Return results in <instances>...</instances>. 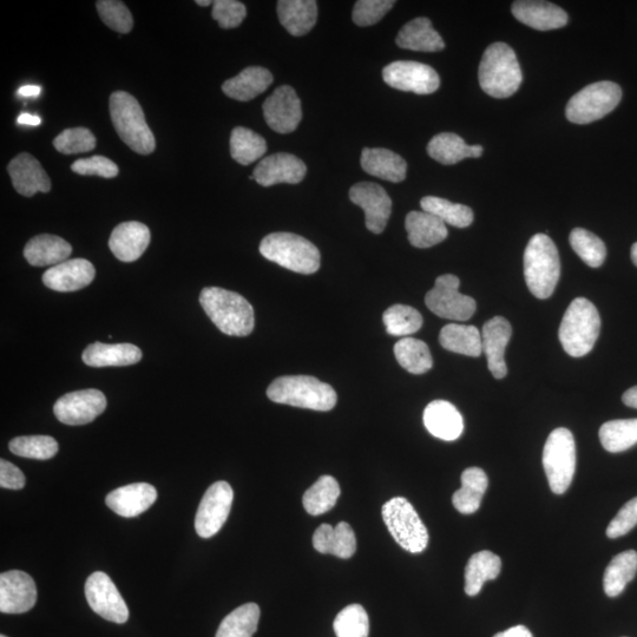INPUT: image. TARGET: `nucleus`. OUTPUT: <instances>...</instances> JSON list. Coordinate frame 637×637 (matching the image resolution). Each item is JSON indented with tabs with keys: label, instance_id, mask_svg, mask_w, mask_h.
<instances>
[{
	"label": "nucleus",
	"instance_id": "0eeeda50",
	"mask_svg": "<svg viewBox=\"0 0 637 637\" xmlns=\"http://www.w3.org/2000/svg\"><path fill=\"white\" fill-rule=\"evenodd\" d=\"M264 258L299 274H313L320 268V252L311 241L292 233H273L261 241Z\"/></svg>",
	"mask_w": 637,
	"mask_h": 637
},
{
	"label": "nucleus",
	"instance_id": "bf43d9fd",
	"mask_svg": "<svg viewBox=\"0 0 637 637\" xmlns=\"http://www.w3.org/2000/svg\"><path fill=\"white\" fill-rule=\"evenodd\" d=\"M494 637H534L530 630L524 626H516L498 633Z\"/></svg>",
	"mask_w": 637,
	"mask_h": 637
},
{
	"label": "nucleus",
	"instance_id": "dca6fc26",
	"mask_svg": "<svg viewBox=\"0 0 637 637\" xmlns=\"http://www.w3.org/2000/svg\"><path fill=\"white\" fill-rule=\"evenodd\" d=\"M354 205L363 208L366 227L374 234L384 232L392 213V200L386 190L373 182H360L350 189Z\"/></svg>",
	"mask_w": 637,
	"mask_h": 637
},
{
	"label": "nucleus",
	"instance_id": "a878e982",
	"mask_svg": "<svg viewBox=\"0 0 637 637\" xmlns=\"http://www.w3.org/2000/svg\"><path fill=\"white\" fill-rule=\"evenodd\" d=\"M423 419L431 435L442 441L453 442L462 436L464 420L461 412L445 400H435L426 406Z\"/></svg>",
	"mask_w": 637,
	"mask_h": 637
},
{
	"label": "nucleus",
	"instance_id": "603ef678",
	"mask_svg": "<svg viewBox=\"0 0 637 637\" xmlns=\"http://www.w3.org/2000/svg\"><path fill=\"white\" fill-rule=\"evenodd\" d=\"M96 8L100 17L108 28L128 34L133 30L134 19L126 5L117 0H100L96 3Z\"/></svg>",
	"mask_w": 637,
	"mask_h": 637
},
{
	"label": "nucleus",
	"instance_id": "6ab92c4d",
	"mask_svg": "<svg viewBox=\"0 0 637 637\" xmlns=\"http://www.w3.org/2000/svg\"><path fill=\"white\" fill-rule=\"evenodd\" d=\"M306 173V164L299 157L279 153L261 160L249 179L258 182L262 187H272L280 183L297 185L305 179Z\"/></svg>",
	"mask_w": 637,
	"mask_h": 637
},
{
	"label": "nucleus",
	"instance_id": "393cba45",
	"mask_svg": "<svg viewBox=\"0 0 637 637\" xmlns=\"http://www.w3.org/2000/svg\"><path fill=\"white\" fill-rule=\"evenodd\" d=\"M157 491L148 483H134L111 491L105 499L117 515L133 518L146 512L156 502Z\"/></svg>",
	"mask_w": 637,
	"mask_h": 637
},
{
	"label": "nucleus",
	"instance_id": "20e7f679",
	"mask_svg": "<svg viewBox=\"0 0 637 637\" xmlns=\"http://www.w3.org/2000/svg\"><path fill=\"white\" fill-rule=\"evenodd\" d=\"M267 396L277 404L314 411H331L338 396L331 385L310 376H287L269 385Z\"/></svg>",
	"mask_w": 637,
	"mask_h": 637
},
{
	"label": "nucleus",
	"instance_id": "9d476101",
	"mask_svg": "<svg viewBox=\"0 0 637 637\" xmlns=\"http://www.w3.org/2000/svg\"><path fill=\"white\" fill-rule=\"evenodd\" d=\"M622 90L619 84L603 81L588 85L571 97L566 115L571 123L589 124L599 121L620 104Z\"/></svg>",
	"mask_w": 637,
	"mask_h": 637
},
{
	"label": "nucleus",
	"instance_id": "4d7b16f0",
	"mask_svg": "<svg viewBox=\"0 0 637 637\" xmlns=\"http://www.w3.org/2000/svg\"><path fill=\"white\" fill-rule=\"evenodd\" d=\"M637 525V497L630 499L623 505L619 514L609 523L607 536L609 538H619L632 531Z\"/></svg>",
	"mask_w": 637,
	"mask_h": 637
},
{
	"label": "nucleus",
	"instance_id": "f704fd0d",
	"mask_svg": "<svg viewBox=\"0 0 637 637\" xmlns=\"http://www.w3.org/2000/svg\"><path fill=\"white\" fill-rule=\"evenodd\" d=\"M428 154L444 166H452L465 159H478L483 154L482 146H469L461 136L452 133L438 134L428 144Z\"/></svg>",
	"mask_w": 637,
	"mask_h": 637
},
{
	"label": "nucleus",
	"instance_id": "a19ab883",
	"mask_svg": "<svg viewBox=\"0 0 637 637\" xmlns=\"http://www.w3.org/2000/svg\"><path fill=\"white\" fill-rule=\"evenodd\" d=\"M394 354L399 365L412 374H424L432 369L433 360L429 346L422 340L403 338L394 346Z\"/></svg>",
	"mask_w": 637,
	"mask_h": 637
},
{
	"label": "nucleus",
	"instance_id": "de8ad7c7",
	"mask_svg": "<svg viewBox=\"0 0 637 637\" xmlns=\"http://www.w3.org/2000/svg\"><path fill=\"white\" fill-rule=\"evenodd\" d=\"M569 241L571 248L589 267L599 268L603 265L607 256V248L599 236L586 231V229L575 228L570 233Z\"/></svg>",
	"mask_w": 637,
	"mask_h": 637
},
{
	"label": "nucleus",
	"instance_id": "2f4dec72",
	"mask_svg": "<svg viewBox=\"0 0 637 637\" xmlns=\"http://www.w3.org/2000/svg\"><path fill=\"white\" fill-rule=\"evenodd\" d=\"M82 358L91 367L129 366L141 361L142 351L133 344L94 343L85 348Z\"/></svg>",
	"mask_w": 637,
	"mask_h": 637
},
{
	"label": "nucleus",
	"instance_id": "37998d69",
	"mask_svg": "<svg viewBox=\"0 0 637 637\" xmlns=\"http://www.w3.org/2000/svg\"><path fill=\"white\" fill-rule=\"evenodd\" d=\"M600 441L608 452L627 451L637 444V418L610 420L600 429Z\"/></svg>",
	"mask_w": 637,
	"mask_h": 637
},
{
	"label": "nucleus",
	"instance_id": "b1692460",
	"mask_svg": "<svg viewBox=\"0 0 637 637\" xmlns=\"http://www.w3.org/2000/svg\"><path fill=\"white\" fill-rule=\"evenodd\" d=\"M150 244V231L141 222L130 221L118 225L111 233L109 247L123 262L139 260Z\"/></svg>",
	"mask_w": 637,
	"mask_h": 637
},
{
	"label": "nucleus",
	"instance_id": "aec40b11",
	"mask_svg": "<svg viewBox=\"0 0 637 637\" xmlns=\"http://www.w3.org/2000/svg\"><path fill=\"white\" fill-rule=\"evenodd\" d=\"M95 267L85 259H72L48 269L43 275L44 285L56 292H76L94 281Z\"/></svg>",
	"mask_w": 637,
	"mask_h": 637
},
{
	"label": "nucleus",
	"instance_id": "7ed1b4c3",
	"mask_svg": "<svg viewBox=\"0 0 637 637\" xmlns=\"http://www.w3.org/2000/svg\"><path fill=\"white\" fill-rule=\"evenodd\" d=\"M560 275V255L554 241L548 235L536 234L524 253V277L530 292L538 299L550 298Z\"/></svg>",
	"mask_w": 637,
	"mask_h": 637
},
{
	"label": "nucleus",
	"instance_id": "e433bc0d",
	"mask_svg": "<svg viewBox=\"0 0 637 637\" xmlns=\"http://www.w3.org/2000/svg\"><path fill=\"white\" fill-rule=\"evenodd\" d=\"M489 479L479 468H469L463 472L462 488L455 492L452 503L463 515H471L481 507Z\"/></svg>",
	"mask_w": 637,
	"mask_h": 637
},
{
	"label": "nucleus",
	"instance_id": "f3484780",
	"mask_svg": "<svg viewBox=\"0 0 637 637\" xmlns=\"http://www.w3.org/2000/svg\"><path fill=\"white\" fill-rule=\"evenodd\" d=\"M264 116L268 127L279 134H290L298 128L301 102L290 85H282L264 103Z\"/></svg>",
	"mask_w": 637,
	"mask_h": 637
},
{
	"label": "nucleus",
	"instance_id": "f8f14e48",
	"mask_svg": "<svg viewBox=\"0 0 637 637\" xmlns=\"http://www.w3.org/2000/svg\"><path fill=\"white\" fill-rule=\"evenodd\" d=\"M234 491L227 482H216L210 487L196 512L195 529L202 538L219 533L225 525L233 505Z\"/></svg>",
	"mask_w": 637,
	"mask_h": 637
},
{
	"label": "nucleus",
	"instance_id": "49530a36",
	"mask_svg": "<svg viewBox=\"0 0 637 637\" xmlns=\"http://www.w3.org/2000/svg\"><path fill=\"white\" fill-rule=\"evenodd\" d=\"M386 332L393 337L412 336L423 326V317L416 308L393 305L383 315Z\"/></svg>",
	"mask_w": 637,
	"mask_h": 637
},
{
	"label": "nucleus",
	"instance_id": "473e14b6",
	"mask_svg": "<svg viewBox=\"0 0 637 637\" xmlns=\"http://www.w3.org/2000/svg\"><path fill=\"white\" fill-rule=\"evenodd\" d=\"M396 42L399 48L420 52H437L445 48L443 38L433 29L430 19L425 17L405 24Z\"/></svg>",
	"mask_w": 637,
	"mask_h": 637
},
{
	"label": "nucleus",
	"instance_id": "1a4fd4ad",
	"mask_svg": "<svg viewBox=\"0 0 637 637\" xmlns=\"http://www.w3.org/2000/svg\"><path fill=\"white\" fill-rule=\"evenodd\" d=\"M384 522L396 542L411 554H420L428 547L429 533L412 504L396 497L384 504Z\"/></svg>",
	"mask_w": 637,
	"mask_h": 637
},
{
	"label": "nucleus",
	"instance_id": "09e8293b",
	"mask_svg": "<svg viewBox=\"0 0 637 637\" xmlns=\"http://www.w3.org/2000/svg\"><path fill=\"white\" fill-rule=\"evenodd\" d=\"M9 449L19 457L47 461L57 455L58 443L50 436H23L12 439Z\"/></svg>",
	"mask_w": 637,
	"mask_h": 637
},
{
	"label": "nucleus",
	"instance_id": "3c124183",
	"mask_svg": "<svg viewBox=\"0 0 637 637\" xmlns=\"http://www.w3.org/2000/svg\"><path fill=\"white\" fill-rule=\"evenodd\" d=\"M54 146L64 155L89 153L96 147V137L87 128L67 129L56 137Z\"/></svg>",
	"mask_w": 637,
	"mask_h": 637
},
{
	"label": "nucleus",
	"instance_id": "412c9836",
	"mask_svg": "<svg viewBox=\"0 0 637 637\" xmlns=\"http://www.w3.org/2000/svg\"><path fill=\"white\" fill-rule=\"evenodd\" d=\"M512 328L509 321L503 317H495L483 326V352L488 359V367L492 376L503 379L507 376L508 367L504 354L511 339Z\"/></svg>",
	"mask_w": 637,
	"mask_h": 637
},
{
	"label": "nucleus",
	"instance_id": "69168bd1",
	"mask_svg": "<svg viewBox=\"0 0 637 637\" xmlns=\"http://www.w3.org/2000/svg\"><path fill=\"white\" fill-rule=\"evenodd\" d=\"M196 4L200 5V6H209L214 4L213 2H210V0H196Z\"/></svg>",
	"mask_w": 637,
	"mask_h": 637
},
{
	"label": "nucleus",
	"instance_id": "79ce46f5",
	"mask_svg": "<svg viewBox=\"0 0 637 637\" xmlns=\"http://www.w3.org/2000/svg\"><path fill=\"white\" fill-rule=\"evenodd\" d=\"M259 620L258 604L246 603L223 619L216 637H253L258 629Z\"/></svg>",
	"mask_w": 637,
	"mask_h": 637
},
{
	"label": "nucleus",
	"instance_id": "a211bd4d",
	"mask_svg": "<svg viewBox=\"0 0 637 637\" xmlns=\"http://www.w3.org/2000/svg\"><path fill=\"white\" fill-rule=\"evenodd\" d=\"M37 588L34 579L21 570L0 575V612L23 614L35 607Z\"/></svg>",
	"mask_w": 637,
	"mask_h": 637
},
{
	"label": "nucleus",
	"instance_id": "2eb2a0df",
	"mask_svg": "<svg viewBox=\"0 0 637 637\" xmlns=\"http://www.w3.org/2000/svg\"><path fill=\"white\" fill-rule=\"evenodd\" d=\"M107 409V398L101 391L89 389L65 394L54 406L55 416L65 425H85Z\"/></svg>",
	"mask_w": 637,
	"mask_h": 637
},
{
	"label": "nucleus",
	"instance_id": "13d9d810",
	"mask_svg": "<svg viewBox=\"0 0 637 637\" xmlns=\"http://www.w3.org/2000/svg\"><path fill=\"white\" fill-rule=\"evenodd\" d=\"M0 487L10 490H21L25 487V476L21 469L5 459L0 461Z\"/></svg>",
	"mask_w": 637,
	"mask_h": 637
},
{
	"label": "nucleus",
	"instance_id": "72a5a7b5",
	"mask_svg": "<svg viewBox=\"0 0 637 637\" xmlns=\"http://www.w3.org/2000/svg\"><path fill=\"white\" fill-rule=\"evenodd\" d=\"M278 17L284 28L295 37L308 34L318 19V4L314 0H281Z\"/></svg>",
	"mask_w": 637,
	"mask_h": 637
},
{
	"label": "nucleus",
	"instance_id": "e2e57ef3",
	"mask_svg": "<svg viewBox=\"0 0 637 637\" xmlns=\"http://www.w3.org/2000/svg\"><path fill=\"white\" fill-rule=\"evenodd\" d=\"M622 402L633 409H637V386L632 387L622 396Z\"/></svg>",
	"mask_w": 637,
	"mask_h": 637
},
{
	"label": "nucleus",
	"instance_id": "c85d7f7f",
	"mask_svg": "<svg viewBox=\"0 0 637 637\" xmlns=\"http://www.w3.org/2000/svg\"><path fill=\"white\" fill-rule=\"evenodd\" d=\"M405 228L410 244L416 248H430L441 244L449 234L442 220L424 210L407 214Z\"/></svg>",
	"mask_w": 637,
	"mask_h": 637
},
{
	"label": "nucleus",
	"instance_id": "680f3d73",
	"mask_svg": "<svg viewBox=\"0 0 637 637\" xmlns=\"http://www.w3.org/2000/svg\"><path fill=\"white\" fill-rule=\"evenodd\" d=\"M42 93V89L41 87H37V85H25V87H22L21 89L18 90V96L21 97H38L39 95H41Z\"/></svg>",
	"mask_w": 637,
	"mask_h": 637
},
{
	"label": "nucleus",
	"instance_id": "f257e3e1",
	"mask_svg": "<svg viewBox=\"0 0 637 637\" xmlns=\"http://www.w3.org/2000/svg\"><path fill=\"white\" fill-rule=\"evenodd\" d=\"M200 304L210 320L222 333L232 337H247L254 330V310L242 295L207 287L200 294Z\"/></svg>",
	"mask_w": 637,
	"mask_h": 637
},
{
	"label": "nucleus",
	"instance_id": "423d86ee",
	"mask_svg": "<svg viewBox=\"0 0 637 637\" xmlns=\"http://www.w3.org/2000/svg\"><path fill=\"white\" fill-rule=\"evenodd\" d=\"M110 115L116 133L127 146L141 155H149L156 148L153 131L139 101L126 91H117L110 97Z\"/></svg>",
	"mask_w": 637,
	"mask_h": 637
},
{
	"label": "nucleus",
	"instance_id": "4468645a",
	"mask_svg": "<svg viewBox=\"0 0 637 637\" xmlns=\"http://www.w3.org/2000/svg\"><path fill=\"white\" fill-rule=\"evenodd\" d=\"M383 78L391 88L417 95L436 93L441 85V78L435 69L412 61H397L387 65L383 70Z\"/></svg>",
	"mask_w": 637,
	"mask_h": 637
},
{
	"label": "nucleus",
	"instance_id": "0e129e2a",
	"mask_svg": "<svg viewBox=\"0 0 637 637\" xmlns=\"http://www.w3.org/2000/svg\"><path fill=\"white\" fill-rule=\"evenodd\" d=\"M630 255H632V260L634 262V265L637 267V242L636 244L633 245L632 253H630Z\"/></svg>",
	"mask_w": 637,
	"mask_h": 637
},
{
	"label": "nucleus",
	"instance_id": "cd10ccee",
	"mask_svg": "<svg viewBox=\"0 0 637 637\" xmlns=\"http://www.w3.org/2000/svg\"><path fill=\"white\" fill-rule=\"evenodd\" d=\"M361 167L367 174L399 183L406 179L407 163L402 156L385 148H365L361 153Z\"/></svg>",
	"mask_w": 637,
	"mask_h": 637
},
{
	"label": "nucleus",
	"instance_id": "052dcab7",
	"mask_svg": "<svg viewBox=\"0 0 637 637\" xmlns=\"http://www.w3.org/2000/svg\"><path fill=\"white\" fill-rule=\"evenodd\" d=\"M17 122L18 124H22V126L37 127L42 123V120L38 116L24 113L19 115Z\"/></svg>",
	"mask_w": 637,
	"mask_h": 637
},
{
	"label": "nucleus",
	"instance_id": "bb28decb",
	"mask_svg": "<svg viewBox=\"0 0 637 637\" xmlns=\"http://www.w3.org/2000/svg\"><path fill=\"white\" fill-rule=\"evenodd\" d=\"M313 547L320 554H330L339 558H351L357 551V538L351 525L340 522L337 527L321 524L315 530Z\"/></svg>",
	"mask_w": 637,
	"mask_h": 637
},
{
	"label": "nucleus",
	"instance_id": "8fccbe9b",
	"mask_svg": "<svg viewBox=\"0 0 637 637\" xmlns=\"http://www.w3.org/2000/svg\"><path fill=\"white\" fill-rule=\"evenodd\" d=\"M333 627L337 637H369V615L360 604H351L337 615Z\"/></svg>",
	"mask_w": 637,
	"mask_h": 637
},
{
	"label": "nucleus",
	"instance_id": "9b49d317",
	"mask_svg": "<svg viewBox=\"0 0 637 637\" xmlns=\"http://www.w3.org/2000/svg\"><path fill=\"white\" fill-rule=\"evenodd\" d=\"M456 275L445 274L437 278L435 287L426 294L425 304L439 318L466 321L476 312V301L459 292Z\"/></svg>",
	"mask_w": 637,
	"mask_h": 637
},
{
	"label": "nucleus",
	"instance_id": "58836bf2",
	"mask_svg": "<svg viewBox=\"0 0 637 637\" xmlns=\"http://www.w3.org/2000/svg\"><path fill=\"white\" fill-rule=\"evenodd\" d=\"M637 573V553L627 550L616 555L604 571L603 588L609 597L622 594L627 584L634 580Z\"/></svg>",
	"mask_w": 637,
	"mask_h": 637
},
{
	"label": "nucleus",
	"instance_id": "f03ea898",
	"mask_svg": "<svg viewBox=\"0 0 637 637\" xmlns=\"http://www.w3.org/2000/svg\"><path fill=\"white\" fill-rule=\"evenodd\" d=\"M479 85L491 97L508 98L520 89L523 75L515 51L497 42L485 50L478 70Z\"/></svg>",
	"mask_w": 637,
	"mask_h": 637
},
{
	"label": "nucleus",
	"instance_id": "5fc2aeb1",
	"mask_svg": "<svg viewBox=\"0 0 637 637\" xmlns=\"http://www.w3.org/2000/svg\"><path fill=\"white\" fill-rule=\"evenodd\" d=\"M246 6L236 0H216L212 16L222 29H235L246 18Z\"/></svg>",
	"mask_w": 637,
	"mask_h": 637
},
{
	"label": "nucleus",
	"instance_id": "ea45409f",
	"mask_svg": "<svg viewBox=\"0 0 637 637\" xmlns=\"http://www.w3.org/2000/svg\"><path fill=\"white\" fill-rule=\"evenodd\" d=\"M339 496L340 487L336 478L323 476L305 492L302 504L308 514L320 516L336 507Z\"/></svg>",
	"mask_w": 637,
	"mask_h": 637
},
{
	"label": "nucleus",
	"instance_id": "5701e85b",
	"mask_svg": "<svg viewBox=\"0 0 637 637\" xmlns=\"http://www.w3.org/2000/svg\"><path fill=\"white\" fill-rule=\"evenodd\" d=\"M511 11L518 21L538 31L561 29L568 23L567 12L548 2L520 0L512 4Z\"/></svg>",
	"mask_w": 637,
	"mask_h": 637
},
{
	"label": "nucleus",
	"instance_id": "c9c22d12",
	"mask_svg": "<svg viewBox=\"0 0 637 637\" xmlns=\"http://www.w3.org/2000/svg\"><path fill=\"white\" fill-rule=\"evenodd\" d=\"M502 561L499 556L484 550L472 555L465 568V593L476 596L481 593L484 583L496 580L501 574Z\"/></svg>",
	"mask_w": 637,
	"mask_h": 637
},
{
	"label": "nucleus",
	"instance_id": "864d4df0",
	"mask_svg": "<svg viewBox=\"0 0 637 637\" xmlns=\"http://www.w3.org/2000/svg\"><path fill=\"white\" fill-rule=\"evenodd\" d=\"M396 2L392 0H359L354 5L352 18L358 26H371L382 21Z\"/></svg>",
	"mask_w": 637,
	"mask_h": 637
},
{
	"label": "nucleus",
	"instance_id": "6e6d98bb",
	"mask_svg": "<svg viewBox=\"0 0 637 637\" xmlns=\"http://www.w3.org/2000/svg\"><path fill=\"white\" fill-rule=\"evenodd\" d=\"M72 172L83 176H100L104 179H114L120 173L117 164L107 157L95 155L90 159L77 160L71 166Z\"/></svg>",
	"mask_w": 637,
	"mask_h": 637
},
{
	"label": "nucleus",
	"instance_id": "a18cd8bd",
	"mask_svg": "<svg viewBox=\"0 0 637 637\" xmlns=\"http://www.w3.org/2000/svg\"><path fill=\"white\" fill-rule=\"evenodd\" d=\"M267 153V143L264 137L255 131L244 127L235 128L231 136V154L233 159L248 166L261 159Z\"/></svg>",
	"mask_w": 637,
	"mask_h": 637
},
{
	"label": "nucleus",
	"instance_id": "338daca9",
	"mask_svg": "<svg viewBox=\"0 0 637 637\" xmlns=\"http://www.w3.org/2000/svg\"><path fill=\"white\" fill-rule=\"evenodd\" d=\"M0 637H9V636H6V635H0Z\"/></svg>",
	"mask_w": 637,
	"mask_h": 637
},
{
	"label": "nucleus",
	"instance_id": "39448f33",
	"mask_svg": "<svg viewBox=\"0 0 637 637\" xmlns=\"http://www.w3.org/2000/svg\"><path fill=\"white\" fill-rule=\"evenodd\" d=\"M599 311L588 299L577 298L564 314L558 338L569 356L581 358L593 350L600 336Z\"/></svg>",
	"mask_w": 637,
	"mask_h": 637
},
{
	"label": "nucleus",
	"instance_id": "6e6552de",
	"mask_svg": "<svg viewBox=\"0 0 637 637\" xmlns=\"http://www.w3.org/2000/svg\"><path fill=\"white\" fill-rule=\"evenodd\" d=\"M543 466L550 489L556 495L566 492L575 476L576 444L573 433L560 428L550 433L543 450Z\"/></svg>",
	"mask_w": 637,
	"mask_h": 637
},
{
	"label": "nucleus",
	"instance_id": "c03bdc74",
	"mask_svg": "<svg viewBox=\"0 0 637 637\" xmlns=\"http://www.w3.org/2000/svg\"><path fill=\"white\" fill-rule=\"evenodd\" d=\"M420 206L426 213L453 227L466 228L474 222V212L468 206L452 203L442 197L426 196L420 201Z\"/></svg>",
	"mask_w": 637,
	"mask_h": 637
},
{
	"label": "nucleus",
	"instance_id": "c756f323",
	"mask_svg": "<svg viewBox=\"0 0 637 637\" xmlns=\"http://www.w3.org/2000/svg\"><path fill=\"white\" fill-rule=\"evenodd\" d=\"M72 253L69 242L59 236L42 234L31 239L24 248L25 259L31 266H56L67 261Z\"/></svg>",
	"mask_w": 637,
	"mask_h": 637
},
{
	"label": "nucleus",
	"instance_id": "7c9ffc66",
	"mask_svg": "<svg viewBox=\"0 0 637 637\" xmlns=\"http://www.w3.org/2000/svg\"><path fill=\"white\" fill-rule=\"evenodd\" d=\"M271 71L261 67H249L222 85L223 93L233 100L248 102L254 100L271 87Z\"/></svg>",
	"mask_w": 637,
	"mask_h": 637
},
{
	"label": "nucleus",
	"instance_id": "4c0bfd02",
	"mask_svg": "<svg viewBox=\"0 0 637 637\" xmlns=\"http://www.w3.org/2000/svg\"><path fill=\"white\" fill-rule=\"evenodd\" d=\"M439 343L453 353L477 358L483 352L481 332L475 326L450 324L443 327L439 334Z\"/></svg>",
	"mask_w": 637,
	"mask_h": 637
},
{
	"label": "nucleus",
	"instance_id": "4be33fe9",
	"mask_svg": "<svg viewBox=\"0 0 637 637\" xmlns=\"http://www.w3.org/2000/svg\"><path fill=\"white\" fill-rule=\"evenodd\" d=\"M12 185L23 196L31 197L37 193H48L51 189V181L47 172L34 156L19 154L8 166Z\"/></svg>",
	"mask_w": 637,
	"mask_h": 637
},
{
	"label": "nucleus",
	"instance_id": "ddd939ff",
	"mask_svg": "<svg viewBox=\"0 0 637 637\" xmlns=\"http://www.w3.org/2000/svg\"><path fill=\"white\" fill-rule=\"evenodd\" d=\"M84 591L90 608L97 615L110 622L118 623V625H123L128 621L127 603L107 574L96 571L90 575L85 583Z\"/></svg>",
	"mask_w": 637,
	"mask_h": 637
}]
</instances>
